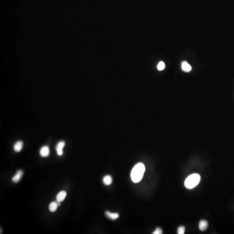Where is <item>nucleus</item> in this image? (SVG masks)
Instances as JSON below:
<instances>
[{"instance_id":"f257e3e1","label":"nucleus","mask_w":234,"mask_h":234,"mask_svg":"<svg viewBox=\"0 0 234 234\" xmlns=\"http://www.w3.org/2000/svg\"><path fill=\"white\" fill-rule=\"evenodd\" d=\"M145 171L144 164L139 163L133 168L130 173V177L133 182L137 183L141 181Z\"/></svg>"},{"instance_id":"f03ea898","label":"nucleus","mask_w":234,"mask_h":234,"mask_svg":"<svg viewBox=\"0 0 234 234\" xmlns=\"http://www.w3.org/2000/svg\"><path fill=\"white\" fill-rule=\"evenodd\" d=\"M200 175L197 173H194L190 175L186 179L185 181V186L187 188H193L196 187L200 182Z\"/></svg>"},{"instance_id":"7ed1b4c3","label":"nucleus","mask_w":234,"mask_h":234,"mask_svg":"<svg viewBox=\"0 0 234 234\" xmlns=\"http://www.w3.org/2000/svg\"><path fill=\"white\" fill-rule=\"evenodd\" d=\"M65 145V143L64 141H60L56 145L55 149H56L58 155L61 156L63 155V149Z\"/></svg>"},{"instance_id":"20e7f679","label":"nucleus","mask_w":234,"mask_h":234,"mask_svg":"<svg viewBox=\"0 0 234 234\" xmlns=\"http://www.w3.org/2000/svg\"><path fill=\"white\" fill-rule=\"evenodd\" d=\"M23 175V172L21 170H19L12 178V181L14 183H17L20 181Z\"/></svg>"},{"instance_id":"39448f33","label":"nucleus","mask_w":234,"mask_h":234,"mask_svg":"<svg viewBox=\"0 0 234 234\" xmlns=\"http://www.w3.org/2000/svg\"><path fill=\"white\" fill-rule=\"evenodd\" d=\"M40 155L42 157H47L48 156L49 154V148L48 146H43L41 148L40 150Z\"/></svg>"},{"instance_id":"423d86ee","label":"nucleus","mask_w":234,"mask_h":234,"mask_svg":"<svg viewBox=\"0 0 234 234\" xmlns=\"http://www.w3.org/2000/svg\"><path fill=\"white\" fill-rule=\"evenodd\" d=\"M106 215L111 220H114L117 219L119 217V214L118 213H112L109 211L106 212Z\"/></svg>"},{"instance_id":"0eeeda50","label":"nucleus","mask_w":234,"mask_h":234,"mask_svg":"<svg viewBox=\"0 0 234 234\" xmlns=\"http://www.w3.org/2000/svg\"><path fill=\"white\" fill-rule=\"evenodd\" d=\"M182 70L185 72H189L192 70V67L187 61H183L182 63Z\"/></svg>"},{"instance_id":"6e6552de","label":"nucleus","mask_w":234,"mask_h":234,"mask_svg":"<svg viewBox=\"0 0 234 234\" xmlns=\"http://www.w3.org/2000/svg\"><path fill=\"white\" fill-rule=\"evenodd\" d=\"M23 147V142L22 141H18L14 144L13 150L16 152H19L22 149Z\"/></svg>"},{"instance_id":"1a4fd4ad","label":"nucleus","mask_w":234,"mask_h":234,"mask_svg":"<svg viewBox=\"0 0 234 234\" xmlns=\"http://www.w3.org/2000/svg\"><path fill=\"white\" fill-rule=\"evenodd\" d=\"M208 227V223L205 220H202L199 222V229L202 231H205Z\"/></svg>"},{"instance_id":"9d476101","label":"nucleus","mask_w":234,"mask_h":234,"mask_svg":"<svg viewBox=\"0 0 234 234\" xmlns=\"http://www.w3.org/2000/svg\"><path fill=\"white\" fill-rule=\"evenodd\" d=\"M66 194H67V193H66V192L65 191H62L60 192L56 196V199L60 201V202H63L65 199Z\"/></svg>"},{"instance_id":"9b49d317","label":"nucleus","mask_w":234,"mask_h":234,"mask_svg":"<svg viewBox=\"0 0 234 234\" xmlns=\"http://www.w3.org/2000/svg\"><path fill=\"white\" fill-rule=\"evenodd\" d=\"M103 182L105 185H107V186L110 185L112 182V177L110 175H107L103 178Z\"/></svg>"},{"instance_id":"f8f14e48","label":"nucleus","mask_w":234,"mask_h":234,"mask_svg":"<svg viewBox=\"0 0 234 234\" xmlns=\"http://www.w3.org/2000/svg\"><path fill=\"white\" fill-rule=\"evenodd\" d=\"M57 205L54 202L50 203L49 205V210L50 212H54L57 209Z\"/></svg>"},{"instance_id":"ddd939ff","label":"nucleus","mask_w":234,"mask_h":234,"mask_svg":"<svg viewBox=\"0 0 234 234\" xmlns=\"http://www.w3.org/2000/svg\"><path fill=\"white\" fill-rule=\"evenodd\" d=\"M165 67V65L164 62H163V61H160V62H159V64H158L157 67V69H158L159 70L161 71L164 70Z\"/></svg>"},{"instance_id":"4468645a","label":"nucleus","mask_w":234,"mask_h":234,"mask_svg":"<svg viewBox=\"0 0 234 234\" xmlns=\"http://www.w3.org/2000/svg\"><path fill=\"white\" fill-rule=\"evenodd\" d=\"M185 228L184 226H181L178 228L177 233L178 234H183L185 232Z\"/></svg>"},{"instance_id":"2eb2a0df","label":"nucleus","mask_w":234,"mask_h":234,"mask_svg":"<svg viewBox=\"0 0 234 234\" xmlns=\"http://www.w3.org/2000/svg\"><path fill=\"white\" fill-rule=\"evenodd\" d=\"M163 233L162 229L160 228H157L153 232V234H161Z\"/></svg>"},{"instance_id":"dca6fc26","label":"nucleus","mask_w":234,"mask_h":234,"mask_svg":"<svg viewBox=\"0 0 234 234\" xmlns=\"http://www.w3.org/2000/svg\"><path fill=\"white\" fill-rule=\"evenodd\" d=\"M54 202L56 203V204L57 205V206H58V207L60 206V204H61V203H60L61 202H60V201H58V200H55V201H54Z\"/></svg>"}]
</instances>
